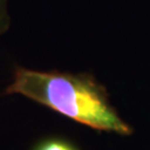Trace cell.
Returning a JSON list of instances; mask_svg holds the SVG:
<instances>
[{
    "label": "cell",
    "mask_w": 150,
    "mask_h": 150,
    "mask_svg": "<svg viewBox=\"0 0 150 150\" xmlns=\"http://www.w3.org/2000/svg\"><path fill=\"white\" fill-rule=\"evenodd\" d=\"M6 95H19L99 131L132 134L110 101L107 88L89 72L17 67Z\"/></svg>",
    "instance_id": "obj_1"
},
{
    "label": "cell",
    "mask_w": 150,
    "mask_h": 150,
    "mask_svg": "<svg viewBox=\"0 0 150 150\" xmlns=\"http://www.w3.org/2000/svg\"><path fill=\"white\" fill-rule=\"evenodd\" d=\"M37 150H76V148L61 140H50L42 144Z\"/></svg>",
    "instance_id": "obj_3"
},
{
    "label": "cell",
    "mask_w": 150,
    "mask_h": 150,
    "mask_svg": "<svg viewBox=\"0 0 150 150\" xmlns=\"http://www.w3.org/2000/svg\"><path fill=\"white\" fill-rule=\"evenodd\" d=\"M8 1L0 0V36L5 35L10 28L11 18L8 11Z\"/></svg>",
    "instance_id": "obj_2"
}]
</instances>
